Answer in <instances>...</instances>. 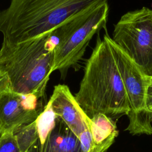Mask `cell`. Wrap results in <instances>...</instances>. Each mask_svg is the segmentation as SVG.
<instances>
[{
    "mask_svg": "<svg viewBox=\"0 0 152 152\" xmlns=\"http://www.w3.org/2000/svg\"><path fill=\"white\" fill-rule=\"evenodd\" d=\"M109 37L107 32L102 39L98 37L75 98L90 118L102 113L117 122L127 115L129 104Z\"/></svg>",
    "mask_w": 152,
    "mask_h": 152,
    "instance_id": "1",
    "label": "cell"
},
{
    "mask_svg": "<svg viewBox=\"0 0 152 152\" xmlns=\"http://www.w3.org/2000/svg\"><path fill=\"white\" fill-rule=\"evenodd\" d=\"M107 0H10L0 11L2 42L14 44L51 34L73 16Z\"/></svg>",
    "mask_w": 152,
    "mask_h": 152,
    "instance_id": "2",
    "label": "cell"
},
{
    "mask_svg": "<svg viewBox=\"0 0 152 152\" xmlns=\"http://www.w3.org/2000/svg\"><path fill=\"white\" fill-rule=\"evenodd\" d=\"M54 46L51 34L18 43H2L0 69L8 75L11 91L45 98L53 71Z\"/></svg>",
    "mask_w": 152,
    "mask_h": 152,
    "instance_id": "3",
    "label": "cell"
},
{
    "mask_svg": "<svg viewBox=\"0 0 152 152\" xmlns=\"http://www.w3.org/2000/svg\"><path fill=\"white\" fill-rule=\"evenodd\" d=\"M109 14L107 2L78 14L60 25L52 33L54 42L53 71L66 74L82 59L93 36L106 28Z\"/></svg>",
    "mask_w": 152,
    "mask_h": 152,
    "instance_id": "4",
    "label": "cell"
},
{
    "mask_svg": "<svg viewBox=\"0 0 152 152\" xmlns=\"http://www.w3.org/2000/svg\"><path fill=\"white\" fill-rule=\"evenodd\" d=\"M21 152H86L78 137L49 102L33 122L12 132Z\"/></svg>",
    "mask_w": 152,
    "mask_h": 152,
    "instance_id": "5",
    "label": "cell"
},
{
    "mask_svg": "<svg viewBox=\"0 0 152 152\" xmlns=\"http://www.w3.org/2000/svg\"><path fill=\"white\" fill-rule=\"evenodd\" d=\"M109 43L129 101L128 125L125 130L133 135H152V113L146 104L149 77L110 37Z\"/></svg>",
    "mask_w": 152,
    "mask_h": 152,
    "instance_id": "6",
    "label": "cell"
},
{
    "mask_svg": "<svg viewBox=\"0 0 152 152\" xmlns=\"http://www.w3.org/2000/svg\"><path fill=\"white\" fill-rule=\"evenodd\" d=\"M112 39L152 77V10L144 7L125 13L115 24Z\"/></svg>",
    "mask_w": 152,
    "mask_h": 152,
    "instance_id": "7",
    "label": "cell"
},
{
    "mask_svg": "<svg viewBox=\"0 0 152 152\" xmlns=\"http://www.w3.org/2000/svg\"><path fill=\"white\" fill-rule=\"evenodd\" d=\"M43 99L12 91L0 95V130L2 132H12L21 126L35 121L46 105L43 104Z\"/></svg>",
    "mask_w": 152,
    "mask_h": 152,
    "instance_id": "8",
    "label": "cell"
},
{
    "mask_svg": "<svg viewBox=\"0 0 152 152\" xmlns=\"http://www.w3.org/2000/svg\"><path fill=\"white\" fill-rule=\"evenodd\" d=\"M48 102L55 114L66 124L78 138L91 132V119L82 109L67 86H56Z\"/></svg>",
    "mask_w": 152,
    "mask_h": 152,
    "instance_id": "9",
    "label": "cell"
},
{
    "mask_svg": "<svg viewBox=\"0 0 152 152\" xmlns=\"http://www.w3.org/2000/svg\"><path fill=\"white\" fill-rule=\"evenodd\" d=\"M91 119V134L93 145L92 152H106L119 134L116 122L102 113Z\"/></svg>",
    "mask_w": 152,
    "mask_h": 152,
    "instance_id": "10",
    "label": "cell"
},
{
    "mask_svg": "<svg viewBox=\"0 0 152 152\" xmlns=\"http://www.w3.org/2000/svg\"><path fill=\"white\" fill-rule=\"evenodd\" d=\"M0 152H21L12 132L2 134L0 138Z\"/></svg>",
    "mask_w": 152,
    "mask_h": 152,
    "instance_id": "11",
    "label": "cell"
},
{
    "mask_svg": "<svg viewBox=\"0 0 152 152\" xmlns=\"http://www.w3.org/2000/svg\"><path fill=\"white\" fill-rule=\"evenodd\" d=\"M11 91V83L8 75L0 69V95Z\"/></svg>",
    "mask_w": 152,
    "mask_h": 152,
    "instance_id": "12",
    "label": "cell"
},
{
    "mask_svg": "<svg viewBox=\"0 0 152 152\" xmlns=\"http://www.w3.org/2000/svg\"><path fill=\"white\" fill-rule=\"evenodd\" d=\"M146 104L148 110L152 111V77L149 78L146 90Z\"/></svg>",
    "mask_w": 152,
    "mask_h": 152,
    "instance_id": "13",
    "label": "cell"
},
{
    "mask_svg": "<svg viewBox=\"0 0 152 152\" xmlns=\"http://www.w3.org/2000/svg\"><path fill=\"white\" fill-rule=\"evenodd\" d=\"M2 134H3V133H2V131H1V130H0V138H1V136H2Z\"/></svg>",
    "mask_w": 152,
    "mask_h": 152,
    "instance_id": "14",
    "label": "cell"
},
{
    "mask_svg": "<svg viewBox=\"0 0 152 152\" xmlns=\"http://www.w3.org/2000/svg\"><path fill=\"white\" fill-rule=\"evenodd\" d=\"M151 113H152V111H151Z\"/></svg>",
    "mask_w": 152,
    "mask_h": 152,
    "instance_id": "15",
    "label": "cell"
}]
</instances>
